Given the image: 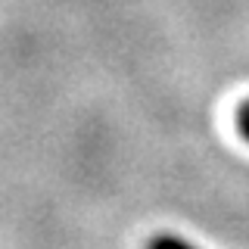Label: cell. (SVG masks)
Returning <instances> with one entry per match:
<instances>
[{"label": "cell", "instance_id": "6da1fadb", "mask_svg": "<svg viewBox=\"0 0 249 249\" xmlns=\"http://www.w3.org/2000/svg\"><path fill=\"white\" fill-rule=\"evenodd\" d=\"M146 249H193L190 243H184L181 237H171V233H159V237H153Z\"/></svg>", "mask_w": 249, "mask_h": 249}, {"label": "cell", "instance_id": "7a4b0ae2", "mask_svg": "<svg viewBox=\"0 0 249 249\" xmlns=\"http://www.w3.org/2000/svg\"><path fill=\"white\" fill-rule=\"evenodd\" d=\"M233 124H237V134L249 143V100L237 106V115H233Z\"/></svg>", "mask_w": 249, "mask_h": 249}]
</instances>
